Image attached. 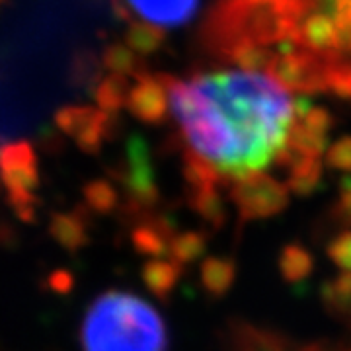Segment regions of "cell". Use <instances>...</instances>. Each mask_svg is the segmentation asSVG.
Listing matches in <instances>:
<instances>
[{
    "label": "cell",
    "instance_id": "obj_1",
    "mask_svg": "<svg viewBox=\"0 0 351 351\" xmlns=\"http://www.w3.org/2000/svg\"><path fill=\"white\" fill-rule=\"evenodd\" d=\"M295 90L254 66L168 78L164 100L186 149L195 193L234 188L285 166L287 186L320 176V113Z\"/></svg>",
    "mask_w": 351,
    "mask_h": 351
},
{
    "label": "cell",
    "instance_id": "obj_2",
    "mask_svg": "<svg viewBox=\"0 0 351 351\" xmlns=\"http://www.w3.org/2000/svg\"><path fill=\"white\" fill-rule=\"evenodd\" d=\"M211 38L228 61L263 69L295 92L351 100V0H225Z\"/></svg>",
    "mask_w": 351,
    "mask_h": 351
},
{
    "label": "cell",
    "instance_id": "obj_3",
    "mask_svg": "<svg viewBox=\"0 0 351 351\" xmlns=\"http://www.w3.org/2000/svg\"><path fill=\"white\" fill-rule=\"evenodd\" d=\"M86 351H166L162 316L129 293H108L92 306L84 326Z\"/></svg>",
    "mask_w": 351,
    "mask_h": 351
},
{
    "label": "cell",
    "instance_id": "obj_4",
    "mask_svg": "<svg viewBox=\"0 0 351 351\" xmlns=\"http://www.w3.org/2000/svg\"><path fill=\"white\" fill-rule=\"evenodd\" d=\"M230 199L237 205L242 221L267 219L287 207L289 188L276 178H260L230 188Z\"/></svg>",
    "mask_w": 351,
    "mask_h": 351
},
{
    "label": "cell",
    "instance_id": "obj_5",
    "mask_svg": "<svg viewBox=\"0 0 351 351\" xmlns=\"http://www.w3.org/2000/svg\"><path fill=\"white\" fill-rule=\"evenodd\" d=\"M223 341L226 351H293L297 348V343L285 334L242 318L226 320Z\"/></svg>",
    "mask_w": 351,
    "mask_h": 351
},
{
    "label": "cell",
    "instance_id": "obj_6",
    "mask_svg": "<svg viewBox=\"0 0 351 351\" xmlns=\"http://www.w3.org/2000/svg\"><path fill=\"white\" fill-rule=\"evenodd\" d=\"M127 6L154 25H176L189 20L197 0H125Z\"/></svg>",
    "mask_w": 351,
    "mask_h": 351
},
{
    "label": "cell",
    "instance_id": "obj_7",
    "mask_svg": "<svg viewBox=\"0 0 351 351\" xmlns=\"http://www.w3.org/2000/svg\"><path fill=\"white\" fill-rule=\"evenodd\" d=\"M320 301L334 320L351 326V271H341L326 281L320 287Z\"/></svg>",
    "mask_w": 351,
    "mask_h": 351
},
{
    "label": "cell",
    "instance_id": "obj_8",
    "mask_svg": "<svg viewBox=\"0 0 351 351\" xmlns=\"http://www.w3.org/2000/svg\"><path fill=\"white\" fill-rule=\"evenodd\" d=\"M237 279V262L232 258L211 256L201 265V283L205 291L215 297L223 299L234 285Z\"/></svg>",
    "mask_w": 351,
    "mask_h": 351
},
{
    "label": "cell",
    "instance_id": "obj_9",
    "mask_svg": "<svg viewBox=\"0 0 351 351\" xmlns=\"http://www.w3.org/2000/svg\"><path fill=\"white\" fill-rule=\"evenodd\" d=\"M277 265H279V274L283 277V281H287L291 285H297V283H302L313 276L314 258L304 246L293 242V244L283 246Z\"/></svg>",
    "mask_w": 351,
    "mask_h": 351
},
{
    "label": "cell",
    "instance_id": "obj_10",
    "mask_svg": "<svg viewBox=\"0 0 351 351\" xmlns=\"http://www.w3.org/2000/svg\"><path fill=\"white\" fill-rule=\"evenodd\" d=\"M149 285L152 287L154 293L158 295H166L168 291H172L178 281V269L168 265V263H154L149 267Z\"/></svg>",
    "mask_w": 351,
    "mask_h": 351
},
{
    "label": "cell",
    "instance_id": "obj_11",
    "mask_svg": "<svg viewBox=\"0 0 351 351\" xmlns=\"http://www.w3.org/2000/svg\"><path fill=\"white\" fill-rule=\"evenodd\" d=\"M326 254L330 262L336 263L341 271H351V230H346L332 240Z\"/></svg>",
    "mask_w": 351,
    "mask_h": 351
},
{
    "label": "cell",
    "instance_id": "obj_12",
    "mask_svg": "<svg viewBox=\"0 0 351 351\" xmlns=\"http://www.w3.org/2000/svg\"><path fill=\"white\" fill-rule=\"evenodd\" d=\"M203 250H205V239L191 232V234H186L184 239L178 240L176 256L182 262H193L203 254Z\"/></svg>",
    "mask_w": 351,
    "mask_h": 351
},
{
    "label": "cell",
    "instance_id": "obj_13",
    "mask_svg": "<svg viewBox=\"0 0 351 351\" xmlns=\"http://www.w3.org/2000/svg\"><path fill=\"white\" fill-rule=\"evenodd\" d=\"M338 217L341 223L351 225V189L341 195V201L338 205Z\"/></svg>",
    "mask_w": 351,
    "mask_h": 351
},
{
    "label": "cell",
    "instance_id": "obj_14",
    "mask_svg": "<svg viewBox=\"0 0 351 351\" xmlns=\"http://www.w3.org/2000/svg\"><path fill=\"white\" fill-rule=\"evenodd\" d=\"M322 348H324V341H311L304 346H297L293 351H322Z\"/></svg>",
    "mask_w": 351,
    "mask_h": 351
},
{
    "label": "cell",
    "instance_id": "obj_15",
    "mask_svg": "<svg viewBox=\"0 0 351 351\" xmlns=\"http://www.w3.org/2000/svg\"><path fill=\"white\" fill-rule=\"evenodd\" d=\"M341 351H351V348H341Z\"/></svg>",
    "mask_w": 351,
    "mask_h": 351
}]
</instances>
